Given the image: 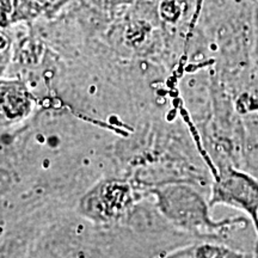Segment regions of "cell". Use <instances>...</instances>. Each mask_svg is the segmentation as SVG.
<instances>
[{"label": "cell", "mask_w": 258, "mask_h": 258, "mask_svg": "<svg viewBox=\"0 0 258 258\" xmlns=\"http://www.w3.org/2000/svg\"><path fill=\"white\" fill-rule=\"evenodd\" d=\"M158 211L180 231L199 237L218 238L237 227L247 226L243 217L215 220L211 215L209 200L185 182H165L150 189Z\"/></svg>", "instance_id": "obj_1"}, {"label": "cell", "mask_w": 258, "mask_h": 258, "mask_svg": "<svg viewBox=\"0 0 258 258\" xmlns=\"http://www.w3.org/2000/svg\"><path fill=\"white\" fill-rule=\"evenodd\" d=\"M209 206H226L246 214L257 235L256 256L258 258V178L231 164L213 167Z\"/></svg>", "instance_id": "obj_2"}, {"label": "cell", "mask_w": 258, "mask_h": 258, "mask_svg": "<svg viewBox=\"0 0 258 258\" xmlns=\"http://www.w3.org/2000/svg\"><path fill=\"white\" fill-rule=\"evenodd\" d=\"M134 203V191L127 180L105 178L84 194L77 209L89 221L109 225L127 217Z\"/></svg>", "instance_id": "obj_3"}, {"label": "cell", "mask_w": 258, "mask_h": 258, "mask_svg": "<svg viewBox=\"0 0 258 258\" xmlns=\"http://www.w3.org/2000/svg\"><path fill=\"white\" fill-rule=\"evenodd\" d=\"M2 121L6 124L24 120L30 114L34 101L27 89L18 84L3 85L2 88Z\"/></svg>", "instance_id": "obj_4"}, {"label": "cell", "mask_w": 258, "mask_h": 258, "mask_svg": "<svg viewBox=\"0 0 258 258\" xmlns=\"http://www.w3.org/2000/svg\"><path fill=\"white\" fill-rule=\"evenodd\" d=\"M156 258H246V254L227 245L209 240L178 247Z\"/></svg>", "instance_id": "obj_5"}]
</instances>
